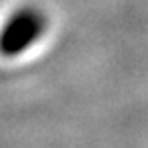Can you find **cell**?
I'll list each match as a JSON object with an SVG mask.
<instances>
[{
	"label": "cell",
	"mask_w": 148,
	"mask_h": 148,
	"mask_svg": "<svg viewBox=\"0 0 148 148\" xmlns=\"http://www.w3.org/2000/svg\"><path fill=\"white\" fill-rule=\"evenodd\" d=\"M44 30L46 18L42 12L34 8H22L14 12L0 28V54L8 58L24 54L42 38Z\"/></svg>",
	"instance_id": "1"
}]
</instances>
